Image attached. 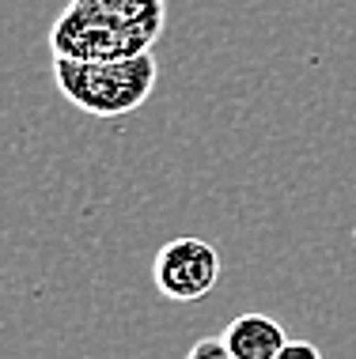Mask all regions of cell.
Wrapping results in <instances>:
<instances>
[{
    "label": "cell",
    "mask_w": 356,
    "mask_h": 359,
    "mask_svg": "<svg viewBox=\"0 0 356 359\" xmlns=\"http://www.w3.org/2000/svg\"><path fill=\"white\" fill-rule=\"evenodd\" d=\"M156 76H159L156 53H140L110 65H80L53 57L57 91L91 118H121V114L140 110L156 91Z\"/></svg>",
    "instance_id": "1"
},
{
    "label": "cell",
    "mask_w": 356,
    "mask_h": 359,
    "mask_svg": "<svg viewBox=\"0 0 356 359\" xmlns=\"http://www.w3.org/2000/svg\"><path fill=\"white\" fill-rule=\"evenodd\" d=\"M156 38L133 31L118 19L91 12L84 4H72L57 15L50 31V50L61 61H80V65H110V61H129V57L152 53Z\"/></svg>",
    "instance_id": "2"
},
{
    "label": "cell",
    "mask_w": 356,
    "mask_h": 359,
    "mask_svg": "<svg viewBox=\"0 0 356 359\" xmlns=\"http://www.w3.org/2000/svg\"><path fill=\"white\" fill-rule=\"evenodd\" d=\"M277 359H322V352H319L311 341H288L284 352L277 355Z\"/></svg>",
    "instance_id": "7"
},
{
    "label": "cell",
    "mask_w": 356,
    "mask_h": 359,
    "mask_svg": "<svg viewBox=\"0 0 356 359\" xmlns=\"http://www.w3.org/2000/svg\"><path fill=\"white\" fill-rule=\"evenodd\" d=\"M220 280V254L213 242L178 235L159 246L152 261V284L171 303H201Z\"/></svg>",
    "instance_id": "3"
},
{
    "label": "cell",
    "mask_w": 356,
    "mask_h": 359,
    "mask_svg": "<svg viewBox=\"0 0 356 359\" xmlns=\"http://www.w3.org/2000/svg\"><path fill=\"white\" fill-rule=\"evenodd\" d=\"M224 348L235 359H277L284 352V325L269 314H239L224 329Z\"/></svg>",
    "instance_id": "4"
},
{
    "label": "cell",
    "mask_w": 356,
    "mask_h": 359,
    "mask_svg": "<svg viewBox=\"0 0 356 359\" xmlns=\"http://www.w3.org/2000/svg\"><path fill=\"white\" fill-rule=\"evenodd\" d=\"M76 4L91 8V12H103L125 27H133V31L152 34V38L163 34V15H167L163 0H76Z\"/></svg>",
    "instance_id": "5"
},
{
    "label": "cell",
    "mask_w": 356,
    "mask_h": 359,
    "mask_svg": "<svg viewBox=\"0 0 356 359\" xmlns=\"http://www.w3.org/2000/svg\"><path fill=\"white\" fill-rule=\"evenodd\" d=\"M186 359H235V355L224 348V341H220V337H201V341L190 348Z\"/></svg>",
    "instance_id": "6"
}]
</instances>
